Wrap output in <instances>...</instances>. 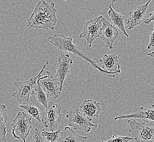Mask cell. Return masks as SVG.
<instances>
[{"label":"cell","mask_w":154,"mask_h":142,"mask_svg":"<svg viewBox=\"0 0 154 142\" xmlns=\"http://www.w3.org/2000/svg\"><path fill=\"white\" fill-rule=\"evenodd\" d=\"M56 13L55 3L48 4L45 0H40L31 16L27 19V27L54 30L58 22Z\"/></svg>","instance_id":"1"},{"label":"cell","mask_w":154,"mask_h":142,"mask_svg":"<svg viewBox=\"0 0 154 142\" xmlns=\"http://www.w3.org/2000/svg\"><path fill=\"white\" fill-rule=\"evenodd\" d=\"M47 40L54 46H56L57 49L72 53L75 55L77 56L79 58L82 59L86 62H88L94 68L98 70L100 72L106 74L109 77L114 78L117 75V74L116 73L109 72L101 68L97 62L82 50L80 46L73 43L72 38L71 37H66L64 35L57 34L52 36L48 37Z\"/></svg>","instance_id":"2"},{"label":"cell","mask_w":154,"mask_h":142,"mask_svg":"<svg viewBox=\"0 0 154 142\" xmlns=\"http://www.w3.org/2000/svg\"><path fill=\"white\" fill-rule=\"evenodd\" d=\"M129 133L137 142H154V121L143 120L141 123L128 120Z\"/></svg>","instance_id":"3"},{"label":"cell","mask_w":154,"mask_h":142,"mask_svg":"<svg viewBox=\"0 0 154 142\" xmlns=\"http://www.w3.org/2000/svg\"><path fill=\"white\" fill-rule=\"evenodd\" d=\"M48 64V61H47L37 75L31 77L29 80L14 82V85L16 86L17 89L15 93L12 95V96L15 97L18 102H28L30 96L34 95L37 79L40 77Z\"/></svg>","instance_id":"4"},{"label":"cell","mask_w":154,"mask_h":142,"mask_svg":"<svg viewBox=\"0 0 154 142\" xmlns=\"http://www.w3.org/2000/svg\"><path fill=\"white\" fill-rule=\"evenodd\" d=\"M31 119L30 115L29 116L24 111L17 113L11 123L12 134L14 138L22 139L23 142H26L31 128L33 126Z\"/></svg>","instance_id":"5"},{"label":"cell","mask_w":154,"mask_h":142,"mask_svg":"<svg viewBox=\"0 0 154 142\" xmlns=\"http://www.w3.org/2000/svg\"><path fill=\"white\" fill-rule=\"evenodd\" d=\"M46 109L40 114L41 122L44 126L48 127L51 131H54L62 119V107L50 101Z\"/></svg>","instance_id":"6"},{"label":"cell","mask_w":154,"mask_h":142,"mask_svg":"<svg viewBox=\"0 0 154 142\" xmlns=\"http://www.w3.org/2000/svg\"><path fill=\"white\" fill-rule=\"evenodd\" d=\"M65 117L68 119L69 126L75 130H82L88 133L91 131L92 127H98L97 124H93L77 108L69 110L66 112Z\"/></svg>","instance_id":"7"},{"label":"cell","mask_w":154,"mask_h":142,"mask_svg":"<svg viewBox=\"0 0 154 142\" xmlns=\"http://www.w3.org/2000/svg\"><path fill=\"white\" fill-rule=\"evenodd\" d=\"M103 16H100L96 18L87 21L83 26V31L79 35V38L86 40L88 46L91 47L93 41L101 34Z\"/></svg>","instance_id":"8"},{"label":"cell","mask_w":154,"mask_h":142,"mask_svg":"<svg viewBox=\"0 0 154 142\" xmlns=\"http://www.w3.org/2000/svg\"><path fill=\"white\" fill-rule=\"evenodd\" d=\"M73 61L68 54H61L58 58V62L56 66V74L54 77L62 90L64 81L70 74Z\"/></svg>","instance_id":"9"},{"label":"cell","mask_w":154,"mask_h":142,"mask_svg":"<svg viewBox=\"0 0 154 142\" xmlns=\"http://www.w3.org/2000/svg\"><path fill=\"white\" fill-rule=\"evenodd\" d=\"M46 73V75L40 76L38 78L37 83L46 93L48 97H51L57 99L61 95L62 90L59 87L57 81L53 74L49 71H47Z\"/></svg>","instance_id":"10"},{"label":"cell","mask_w":154,"mask_h":142,"mask_svg":"<svg viewBox=\"0 0 154 142\" xmlns=\"http://www.w3.org/2000/svg\"><path fill=\"white\" fill-rule=\"evenodd\" d=\"M119 35V32L117 28L103 17L102 32L99 38L104 42L105 46L110 50L112 49L114 42Z\"/></svg>","instance_id":"11"},{"label":"cell","mask_w":154,"mask_h":142,"mask_svg":"<svg viewBox=\"0 0 154 142\" xmlns=\"http://www.w3.org/2000/svg\"><path fill=\"white\" fill-rule=\"evenodd\" d=\"M152 0H149L146 3L142 6H139L135 7L132 11L130 12L129 23L127 26L128 30H131L144 22L148 16H146V12L147 11L149 4Z\"/></svg>","instance_id":"12"},{"label":"cell","mask_w":154,"mask_h":142,"mask_svg":"<svg viewBox=\"0 0 154 142\" xmlns=\"http://www.w3.org/2000/svg\"><path fill=\"white\" fill-rule=\"evenodd\" d=\"M120 55H117L115 54H104L99 62L102 64L103 69L117 75L121 73L120 69V64L119 58Z\"/></svg>","instance_id":"13"},{"label":"cell","mask_w":154,"mask_h":142,"mask_svg":"<svg viewBox=\"0 0 154 142\" xmlns=\"http://www.w3.org/2000/svg\"><path fill=\"white\" fill-rule=\"evenodd\" d=\"M126 119H140L142 120L154 121V104H152L151 107L148 108L140 107L138 108V111L132 114L117 116L114 117V120H121Z\"/></svg>","instance_id":"14"},{"label":"cell","mask_w":154,"mask_h":142,"mask_svg":"<svg viewBox=\"0 0 154 142\" xmlns=\"http://www.w3.org/2000/svg\"><path fill=\"white\" fill-rule=\"evenodd\" d=\"M109 7V10H108V15L110 23L117 29L120 30L122 34L126 37H129V35L126 32L127 26L129 23V19H127L122 14L116 12L111 6Z\"/></svg>","instance_id":"15"},{"label":"cell","mask_w":154,"mask_h":142,"mask_svg":"<svg viewBox=\"0 0 154 142\" xmlns=\"http://www.w3.org/2000/svg\"><path fill=\"white\" fill-rule=\"evenodd\" d=\"M80 108L82 114L90 121L92 120L95 117H98L102 111L100 103L92 99H85Z\"/></svg>","instance_id":"16"},{"label":"cell","mask_w":154,"mask_h":142,"mask_svg":"<svg viewBox=\"0 0 154 142\" xmlns=\"http://www.w3.org/2000/svg\"><path fill=\"white\" fill-rule=\"evenodd\" d=\"M88 137L77 135L70 127H65L64 130L60 132L59 142H85Z\"/></svg>","instance_id":"17"},{"label":"cell","mask_w":154,"mask_h":142,"mask_svg":"<svg viewBox=\"0 0 154 142\" xmlns=\"http://www.w3.org/2000/svg\"><path fill=\"white\" fill-rule=\"evenodd\" d=\"M7 105L0 103V131L2 134V138L6 141V124L8 120V115L7 114Z\"/></svg>","instance_id":"18"},{"label":"cell","mask_w":154,"mask_h":142,"mask_svg":"<svg viewBox=\"0 0 154 142\" xmlns=\"http://www.w3.org/2000/svg\"><path fill=\"white\" fill-rule=\"evenodd\" d=\"M34 95L36 96V99L37 102L43 105L44 108H46L48 103V96L46 93L45 92L40 85L38 84L37 81L36 87H35Z\"/></svg>","instance_id":"19"},{"label":"cell","mask_w":154,"mask_h":142,"mask_svg":"<svg viewBox=\"0 0 154 142\" xmlns=\"http://www.w3.org/2000/svg\"><path fill=\"white\" fill-rule=\"evenodd\" d=\"M19 108L24 109L25 111H27L31 117H34L36 120L41 122L40 117V112L37 107L34 105V103H28L26 105H18Z\"/></svg>","instance_id":"20"},{"label":"cell","mask_w":154,"mask_h":142,"mask_svg":"<svg viewBox=\"0 0 154 142\" xmlns=\"http://www.w3.org/2000/svg\"><path fill=\"white\" fill-rule=\"evenodd\" d=\"M61 131L58 130L56 131L48 132L43 129L41 130V135L43 137L45 142H59Z\"/></svg>","instance_id":"21"},{"label":"cell","mask_w":154,"mask_h":142,"mask_svg":"<svg viewBox=\"0 0 154 142\" xmlns=\"http://www.w3.org/2000/svg\"><path fill=\"white\" fill-rule=\"evenodd\" d=\"M132 140L134 141V138L131 137L130 135L127 136H121L113 135L110 139L105 141H102V142H128Z\"/></svg>","instance_id":"22"},{"label":"cell","mask_w":154,"mask_h":142,"mask_svg":"<svg viewBox=\"0 0 154 142\" xmlns=\"http://www.w3.org/2000/svg\"><path fill=\"white\" fill-rule=\"evenodd\" d=\"M34 142H45L43 137L41 135V131L37 128L35 129L34 133H33V140Z\"/></svg>","instance_id":"23"},{"label":"cell","mask_w":154,"mask_h":142,"mask_svg":"<svg viewBox=\"0 0 154 142\" xmlns=\"http://www.w3.org/2000/svg\"><path fill=\"white\" fill-rule=\"evenodd\" d=\"M154 46V30L151 32L150 34V38H149V43L147 46V49H151Z\"/></svg>","instance_id":"24"},{"label":"cell","mask_w":154,"mask_h":142,"mask_svg":"<svg viewBox=\"0 0 154 142\" xmlns=\"http://www.w3.org/2000/svg\"><path fill=\"white\" fill-rule=\"evenodd\" d=\"M152 22H154V10L152 12L148 15L147 18L146 19L144 22L145 24H149Z\"/></svg>","instance_id":"25"},{"label":"cell","mask_w":154,"mask_h":142,"mask_svg":"<svg viewBox=\"0 0 154 142\" xmlns=\"http://www.w3.org/2000/svg\"><path fill=\"white\" fill-rule=\"evenodd\" d=\"M146 55L149 56H150L151 58H154V51L152 52L151 53H146Z\"/></svg>","instance_id":"26"},{"label":"cell","mask_w":154,"mask_h":142,"mask_svg":"<svg viewBox=\"0 0 154 142\" xmlns=\"http://www.w3.org/2000/svg\"><path fill=\"white\" fill-rule=\"evenodd\" d=\"M116 0H111V3H112V4H113L116 2Z\"/></svg>","instance_id":"27"},{"label":"cell","mask_w":154,"mask_h":142,"mask_svg":"<svg viewBox=\"0 0 154 142\" xmlns=\"http://www.w3.org/2000/svg\"><path fill=\"white\" fill-rule=\"evenodd\" d=\"M65 1H66V0H65Z\"/></svg>","instance_id":"28"}]
</instances>
